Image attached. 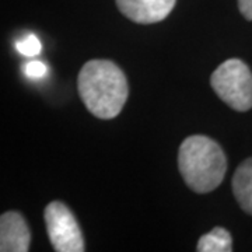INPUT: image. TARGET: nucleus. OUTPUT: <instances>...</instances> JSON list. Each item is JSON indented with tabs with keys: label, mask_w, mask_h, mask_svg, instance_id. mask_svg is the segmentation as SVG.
<instances>
[{
	"label": "nucleus",
	"mask_w": 252,
	"mask_h": 252,
	"mask_svg": "<svg viewBox=\"0 0 252 252\" xmlns=\"http://www.w3.org/2000/svg\"><path fill=\"white\" fill-rule=\"evenodd\" d=\"M77 90L87 109L99 119L118 117L129 94L125 73L105 59L89 61L81 67Z\"/></svg>",
	"instance_id": "1"
},
{
	"label": "nucleus",
	"mask_w": 252,
	"mask_h": 252,
	"mask_svg": "<svg viewBox=\"0 0 252 252\" xmlns=\"http://www.w3.org/2000/svg\"><path fill=\"white\" fill-rule=\"evenodd\" d=\"M178 167L189 188L196 193H207L224 180L227 158L220 144L213 139L193 135L181 143Z\"/></svg>",
	"instance_id": "2"
},
{
	"label": "nucleus",
	"mask_w": 252,
	"mask_h": 252,
	"mask_svg": "<svg viewBox=\"0 0 252 252\" xmlns=\"http://www.w3.org/2000/svg\"><path fill=\"white\" fill-rule=\"evenodd\" d=\"M212 89L230 108L245 112L252 108V73L240 59L223 62L210 77Z\"/></svg>",
	"instance_id": "3"
},
{
	"label": "nucleus",
	"mask_w": 252,
	"mask_h": 252,
	"mask_svg": "<svg viewBox=\"0 0 252 252\" xmlns=\"http://www.w3.org/2000/svg\"><path fill=\"white\" fill-rule=\"evenodd\" d=\"M49 241L58 252H83L86 250L79 223L70 209L62 202H51L44 212Z\"/></svg>",
	"instance_id": "4"
},
{
	"label": "nucleus",
	"mask_w": 252,
	"mask_h": 252,
	"mask_svg": "<svg viewBox=\"0 0 252 252\" xmlns=\"http://www.w3.org/2000/svg\"><path fill=\"white\" fill-rule=\"evenodd\" d=\"M177 0H117L119 11L137 24H154L168 17Z\"/></svg>",
	"instance_id": "5"
},
{
	"label": "nucleus",
	"mask_w": 252,
	"mask_h": 252,
	"mask_svg": "<svg viewBox=\"0 0 252 252\" xmlns=\"http://www.w3.org/2000/svg\"><path fill=\"white\" fill-rule=\"evenodd\" d=\"M31 235L26 219L18 212H6L0 217V251L27 252Z\"/></svg>",
	"instance_id": "6"
},
{
	"label": "nucleus",
	"mask_w": 252,
	"mask_h": 252,
	"mask_svg": "<svg viewBox=\"0 0 252 252\" xmlns=\"http://www.w3.org/2000/svg\"><path fill=\"white\" fill-rule=\"evenodd\" d=\"M233 192L240 207L252 215V157L238 165L233 177Z\"/></svg>",
	"instance_id": "7"
},
{
	"label": "nucleus",
	"mask_w": 252,
	"mask_h": 252,
	"mask_svg": "<svg viewBox=\"0 0 252 252\" xmlns=\"http://www.w3.org/2000/svg\"><path fill=\"white\" fill-rule=\"evenodd\" d=\"M196 250L199 252H231V234L223 227H215L210 233L199 238Z\"/></svg>",
	"instance_id": "8"
},
{
	"label": "nucleus",
	"mask_w": 252,
	"mask_h": 252,
	"mask_svg": "<svg viewBox=\"0 0 252 252\" xmlns=\"http://www.w3.org/2000/svg\"><path fill=\"white\" fill-rule=\"evenodd\" d=\"M16 49L20 55L32 58L41 54L42 46H41V41L34 34H28L16 42Z\"/></svg>",
	"instance_id": "9"
},
{
	"label": "nucleus",
	"mask_w": 252,
	"mask_h": 252,
	"mask_svg": "<svg viewBox=\"0 0 252 252\" xmlns=\"http://www.w3.org/2000/svg\"><path fill=\"white\" fill-rule=\"evenodd\" d=\"M24 73L27 77L32 79V80H39L46 76L48 67L45 63H42L41 61H31L27 64H24Z\"/></svg>",
	"instance_id": "10"
},
{
	"label": "nucleus",
	"mask_w": 252,
	"mask_h": 252,
	"mask_svg": "<svg viewBox=\"0 0 252 252\" xmlns=\"http://www.w3.org/2000/svg\"><path fill=\"white\" fill-rule=\"evenodd\" d=\"M238 7L244 17L252 20V0H238Z\"/></svg>",
	"instance_id": "11"
}]
</instances>
